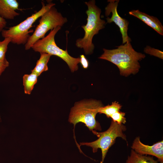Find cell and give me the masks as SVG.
<instances>
[{"mask_svg":"<svg viewBox=\"0 0 163 163\" xmlns=\"http://www.w3.org/2000/svg\"><path fill=\"white\" fill-rule=\"evenodd\" d=\"M104 53L99 58L107 60L116 65L120 74L127 76L139 71L140 66L139 61L144 59V54L136 51L130 42L121 45L116 49H103Z\"/></svg>","mask_w":163,"mask_h":163,"instance_id":"obj_1","label":"cell"},{"mask_svg":"<svg viewBox=\"0 0 163 163\" xmlns=\"http://www.w3.org/2000/svg\"><path fill=\"white\" fill-rule=\"evenodd\" d=\"M85 3L88 8L86 11L87 23L82 26L85 34L83 38L76 40L75 45L78 47L83 49L85 54L88 55L93 53L94 46L92 42L93 38L100 30L105 27L106 22L101 18V11L95 5V0H90Z\"/></svg>","mask_w":163,"mask_h":163,"instance_id":"obj_2","label":"cell"},{"mask_svg":"<svg viewBox=\"0 0 163 163\" xmlns=\"http://www.w3.org/2000/svg\"><path fill=\"white\" fill-rule=\"evenodd\" d=\"M102 106L101 101L94 99L76 102L71 109L69 121L73 124L74 128L77 123L81 122L92 132L101 130V126L96 120L95 117L100 108Z\"/></svg>","mask_w":163,"mask_h":163,"instance_id":"obj_3","label":"cell"},{"mask_svg":"<svg viewBox=\"0 0 163 163\" xmlns=\"http://www.w3.org/2000/svg\"><path fill=\"white\" fill-rule=\"evenodd\" d=\"M61 27L58 26L51 30L47 35L37 41L31 48L35 52L46 53L61 58L66 62L71 72H74L78 69V64L80 63V58L71 56L67 49L64 50L57 45L55 36Z\"/></svg>","mask_w":163,"mask_h":163,"instance_id":"obj_4","label":"cell"},{"mask_svg":"<svg viewBox=\"0 0 163 163\" xmlns=\"http://www.w3.org/2000/svg\"><path fill=\"white\" fill-rule=\"evenodd\" d=\"M41 3L42 7L38 11L32 14L18 24L8 28L7 30L3 29L1 32L2 37L4 38H11V42L13 43L25 45L30 36L29 33L33 31V30H30V29L32 27L34 23L55 5L52 2H50L46 5L43 2Z\"/></svg>","mask_w":163,"mask_h":163,"instance_id":"obj_5","label":"cell"},{"mask_svg":"<svg viewBox=\"0 0 163 163\" xmlns=\"http://www.w3.org/2000/svg\"><path fill=\"white\" fill-rule=\"evenodd\" d=\"M126 129V127L123 124H119L112 120L110 126L106 131L98 132L94 130L92 132L98 137V139L91 142L80 143L79 146L85 145L91 147L94 153L97 152L98 149H100L102 153L101 163H103L109 149L114 144L117 138L121 137L126 141V136L123 133Z\"/></svg>","mask_w":163,"mask_h":163,"instance_id":"obj_6","label":"cell"},{"mask_svg":"<svg viewBox=\"0 0 163 163\" xmlns=\"http://www.w3.org/2000/svg\"><path fill=\"white\" fill-rule=\"evenodd\" d=\"M40 17L39 24L25 44L26 50H29L37 41L44 38L49 30H53L58 26L61 27L68 21L67 18L63 17L54 6Z\"/></svg>","mask_w":163,"mask_h":163,"instance_id":"obj_7","label":"cell"},{"mask_svg":"<svg viewBox=\"0 0 163 163\" xmlns=\"http://www.w3.org/2000/svg\"><path fill=\"white\" fill-rule=\"evenodd\" d=\"M107 1L109 3L105 8V15L108 17L112 13V15L110 18L107 17L106 18L107 23H110L113 22L118 26L122 34L123 44L130 42L131 39L127 34L129 22L126 19L121 17L117 12V7L119 0Z\"/></svg>","mask_w":163,"mask_h":163,"instance_id":"obj_8","label":"cell"},{"mask_svg":"<svg viewBox=\"0 0 163 163\" xmlns=\"http://www.w3.org/2000/svg\"><path fill=\"white\" fill-rule=\"evenodd\" d=\"M131 148L139 154L154 156L158 158V162L163 163V140L150 146L142 143L140 140V137H137L133 141Z\"/></svg>","mask_w":163,"mask_h":163,"instance_id":"obj_9","label":"cell"},{"mask_svg":"<svg viewBox=\"0 0 163 163\" xmlns=\"http://www.w3.org/2000/svg\"><path fill=\"white\" fill-rule=\"evenodd\" d=\"M129 14L143 22L151 27L159 34L163 35V27L160 21L157 18L149 15L139 10H133L129 12Z\"/></svg>","mask_w":163,"mask_h":163,"instance_id":"obj_10","label":"cell"},{"mask_svg":"<svg viewBox=\"0 0 163 163\" xmlns=\"http://www.w3.org/2000/svg\"><path fill=\"white\" fill-rule=\"evenodd\" d=\"M19 3L16 0H0V16L7 19H13L20 14L16 11L18 10Z\"/></svg>","mask_w":163,"mask_h":163,"instance_id":"obj_11","label":"cell"},{"mask_svg":"<svg viewBox=\"0 0 163 163\" xmlns=\"http://www.w3.org/2000/svg\"><path fill=\"white\" fill-rule=\"evenodd\" d=\"M126 163H158V161L153 157L139 154L132 149Z\"/></svg>","mask_w":163,"mask_h":163,"instance_id":"obj_12","label":"cell"},{"mask_svg":"<svg viewBox=\"0 0 163 163\" xmlns=\"http://www.w3.org/2000/svg\"><path fill=\"white\" fill-rule=\"evenodd\" d=\"M39 59L37 61L34 68L31 72L36 74L38 76L43 72L48 70V63L51 55L45 53H40Z\"/></svg>","mask_w":163,"mask_h":163,"instance_id":"obj_13","label":"cell"},{"mask_svg":"<svg viewBox=\"0 0 163 163\" xmlns=\"http://www.w3.org/2000/svg\"><path fill=\"white\" fill-rule=\"evenodd\" d=\"M38 77L36 74L32 72L30 74H25L23 76V85L25 94H31L34 85L37 82Z\"/></svg>","mask_w":163,"mask_h":163,"instance_id":"obj_14","label":"cell"},{"mask_svg":"<svg viewBox=\"0 0 163 163\" xmlns=\"http://www.w3.org/2000/svg\"><path fill=\"white\" fill-rule=\"evenodd\" d=\"M122 107L121 105L116 101L113 102L111 105H108L101 107L98 111V113H103L106 115L108 118L115 113L120 111Z\"/></svg>","mask_w":163,"mask_h":163,"instance_id":"obj_15","label":"cell"},{"mask_svg":"<svg viewBox=\"0 0 163 163\" xmlns=\"http://www.w3.org/2000/svg\"><path fill=\"white\" fill-rule=\"evenodd\" d=\"M11 42V39L9 37L5 38L3 40L0 41V60H3L6 58L5 55L8 46Z\"/></svg>","mask_w":163,"mask_h":163,"instance_id":"obj_16","label":"cell"},{"mask_svg":"<svg viewBox=\"0 0 163 163\" xmlns=\"http://www.w3.org/2000/svg\"><path fill=\"white\" fill-rule=\"evenodd\" d=\"M125 113L120 111L116 112L112 115L111 117L112 120L119 124H125L126 122V118L124 117Z\"/></svg>","mask_w":163,"mask_h":163,"instance_id":"obj_17","label":"cell"},{"mask_svg":"<svg viewBox=\"0 0 163 163\" xmlns=\"http://www.w3.org/2000/svg\"><path fill=\"white\" fill-rule=\"evenodd\" d=\"M144 51L150 55L155 56L162 59H163V52L158 49L147 46L144 48Z\"/></svg>","mask_w":163,"mask_h":163,"instance_id":"obj_18","label":"cell"},{"mask_svg":"<svg viewBox=\"0 0 163 163\" xmlns=\"http://www.w3.org/2000/svg\"><path fill=\"white\" fill-rule=\"evenodd\" d=\"M9 66V62L5 58L3 60H0V75Z\"/></svg>","mask_w":163,"mask_h":163,"instance_id":"obj_19","label":"cell"},{"mask_svg":"<svg viewBox=\"0 0 163 163\" xmlns=\"http://www.w3.org/2000/svg\"><path fill=\"white\" fill-rule=\"evenodd\" d=\"M80 63L83 68L85 69H87L88 67L89 62L85 55L83 54L80 56Z\"/></svg>","mask_w":163,"mask_h":163,"instance_id":"obj_20","label":"cell"},{"mask_svg":"<svg viewBox=\"0 0 163 163\" xmlns=\"http://www.w3.org/2000/svg\"><path fill=\"white\" fill-rule=\"evenodd\" d=\"M7 24L6 20L0 16V32L2 31L5 27Z\"/></svg>","mask_w":163,"mask_h":163,"instance_id":"obj_21","label":"cell"}]
</instances>
